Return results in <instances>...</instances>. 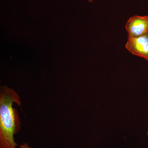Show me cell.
<instances>
[{"label": "cell", "mask_w": 148, "mask_h": 148, "mask_svg": "<svg viewBox=\"0 0 148 148\" xmlns=\"http://www.w3.org/2000/svg\"><path fill=\"white\" fill-rule=\"evenodd\" d=\"M19 148H32L29 146L27 143H24L20 146Z\"/></svg>", "instance_id": "277c9868"}, {"label": "cell", "mask_w": 148, "mask_h": 148, "mask_svg": "<svg viewBox=\"0 0 148 148\" xmlns=\"http://www.w3.org/2000/svg\"><path fill=\"white\" fill-rule=\"evenodd\" d=\"M147 135L148 137V130L147 131Z\"/></svg>", "instance_id": "8992f818"}, {"label": "cell", "mask_w": 148, "mask_h": 148, "mask_svg": "<svg viewBox=\"0 0 148 148\" xmlns=\"http://www.w3.org/2000/svg\"><path fill=\"white\" fill-rule=\"evenodd\" d=\"M14 103L21 106L20 96L12 88L1 87L0 91V148H16L14 136L20 129V122Z\"/></svg>", "instance_id": "6da1fadb"}, {"label": "cell", "mask_w": 148, "mask_h": 148, "mask_svg": "<svg viewBox=\"0 0 148 148\" xmlns=\"http://www.w3.org/2000/svg\"><path fill=\"white\" fill-rule=\"evenodd\" d=\"M130 53L148 61V33L141 36H128L125 45Z\"/></svg>", "instance_id": "7a4b0ae2"}, {"label": "cell", "mask_w": 148, "mask_h": 148, "mask_svg": "<svg viewBox=\"0 0 148 148\" xmlns=\"http://www.w3.org/2000/svg\"><path fill=\"white\" fill-rule=\"evenodd\" d=\"M88 1L89 3H92L93 0H88Z\"/></svg>", "instance_id": "5b68a950"}, {"label": "cell", "mask_w": 148, "mask_h": 148, "mask_svg": "<svg viewBox=\"0 0 148 148\" xmlns=\"http://www.w3.org/2000/svg\"><path fill=\"white\" fill-rule=\"evenodd\" d=\"M128 36L138 37L148 33V16L135 15L128 19L125 25Z\"/></svg>", "instance_id": "3957f363"}]
</instances>
